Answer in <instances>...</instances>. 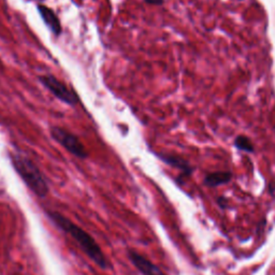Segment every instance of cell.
I'll return each instance as SVG.
<instances>
[{"instance_id":"8992f818","label":"cell","mask_w":275,"mask_h":275,"mask_svg":"<svg viewBox=\"0 0 275 275\" xmlns=\"http://www.w3.org/2000/svg\"><path fill=\"white\" fill-rule=\"evenodd\" d=\"M37 9H38V12L43 22H45L46 26L51 29L52 33L57 37L60 36L62 34V27L60 24V20L58 16L56 15L55 12L45 4H38L37 5Z\"/></svg>"},{"instance_id":"3957f363","label":"cell","mask_w":275,"mask_h":275,"mask_svg":"<svg viewBox=\"0 0 275 275\" xmlns=\"http://www.w3.org/2000/svg\"><path fill=\"white\" fill-rule=\"evenodd\" d=\"M49 134L56 142L59 143L62 147H65L73 156L80 159L89 157V153H87L85 146L76 135L69 133L68 130L58 126H52L49 129Z\"/></svg>"},{"instance_id":"30bf717a","label":"cell","mask_w":275,"mask_h":275,"mask_svg":"<svg viewBox=\"0 0 275 275\" xmlns=\"http://www.w3.org/2000/svg\"><path fill=\"white\" fill-rule=\"evenodd\" d=\"M144 1L148 4H155V5H160L164 3V0H144Z\"/></svg>"},{"instance_id":"7a4b0ae2","label":"cell","mask_w":275,"mask_h":275,"mask_svg":"<svg viewBox=\"0 0 275 275\" xmlns=\"http://www.w3.org/2000/svg\"><path fill=\"white\" fill-rule=\"evenodd\" d=\"M9 157L12 167L14 168L15 172L22 179L25 185L37 197L45 199L49 192V186L46 177L42 173L40 168L33 160L21 153L11 152Z\"/></svg>"},{"instance_id":"9c48e42d","label":"cell","mask_w":275,"mask_h":275,"mask_svg":"<svg viewBox=\"0 0 275 275\" xmlns=\"http://www.w3.org/2000/svg\"><path fill=\"white\" fill-rule=\"evenodd\" d=\"M234 145L241 151H244L246 153H253L254 152V146L252 144L251 140L248 139L245 136H239L236 137L234 140Z\"/></svg>"},{"instance_id":"52a82bcc","label":"cell","mask_w":275,"mask_h":275,"mask_svg":"<svg viewBox=\"0 0 275 275\" xmlns=\"http://www.w3.org/2000/svg\"><path fill=\"white\" fill-rule=\"evenodd\" d=\"M157 156L160 160L165 162V164L180 169V170L183 172L184 176H190L191 174L192 168L189 166L188 162L185 161L182 158L178 157V156L168 155V154H157Z\"/></svg>"},{"instance_id":"277c9868","label":"cell","mask_w":275,"mask_h":275,"mask_svg":"<svg viewBox=\"0 0 275 275\" xmlns=\"http://www.w3.org/2000/svg\"><path fill=\"white\" fill-rule=\"evenodd\" d=\"M38 80L46 90L51 92L60 101L68 105H71V107H74L76 104L80 103V97L78 93L73 90L69 89L65 83L60 82L57 78H55L52 74L39 76Z\"/></svg>"},{"instance_id":"ba28073f","label":"cell","mask_w":275,"mask_h":275,"mask_svg":"<svg viewBox=\"0 0 275 275\" xmlns=\"http://www.w3.org/2000/svg\"><path fill=\"white\" fill-rule=\"evenodd\" d=\"M232 178V174L228 171H220L210 173L204 179V184L209 187H216L223 184H227Z\"/></svg>"},{"instance_id":"5b68a950","label":"cell","mask_w":275,"mask_h":275,"mask_svg":"<svg viewBox=\"0 0 275 275\" xmlns=\"http://www.w3.org/2000/svg\"><path fill=\"white\" fill-rule=\"evenodd\" d=\"M126 255L131 265L142 275H166L159 267L153 264L151 260H148L144 256L135 251V249L129 248Z\"/></svg>"},{"instance_id":"6da1fadb","label":"cell","mask_w":275,"mask_h":275,"mask_svg":"<svg viewBox=\"0 0 275 275\" xmlns=\"http://www.w3.org/2000/svg\"><path fill=\"white\" fill-rule=\"evenodd\" d=\"M46 216L48 218L54 226L59 229L62 232L70 235L72 239L77 242V244L80 246L87 257H89L92 262L102 270H108L111 268V264L108 258L105 257L101 247L97 243V241L93 239V236L87 232L85 229L80 227L79 225L73 223L68 217L59 213L58 211L53 210H45Z\"/></svg>"}]
</instances>
